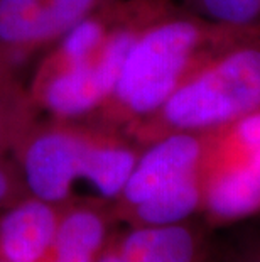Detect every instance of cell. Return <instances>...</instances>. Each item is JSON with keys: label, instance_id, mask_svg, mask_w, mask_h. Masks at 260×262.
<instances>
[{"label": "cell", "instance_id": "3957f363", "mask_svg": "<svg viewBox=\"0 0 260 262\" xmlns=\"http://www.w3.org/2000/svg\"><path fill=\"white\" fill-rule=\"evenodd\" d=\"M260 114V31L228 48L125 134L146 147L176 132L209 130Z\"/></svg>", "mask_w": 260, "mask_h": 262}, {"label": "cell", "instance_id": "2e32d148", "mask_svg": "<svg viewBox=\"0 0 260 262\" xmlns=\"http://www.w3.org/2000/svg\"><path fill=\"white\" fill-rule=\"evenodd\" d=\"M239 262H260V249L252 250L250 254H247L245 257L240 259Z\"/></svg>", "mask_w": 260, "mask_h": 262}, {"label": "cell", "instance_id": "4fadbf2b", "mask_svg": "<svg viewBox=\"0 0 260 262\" xmlns=\"http://www.w3.org/2000/svg\"><path fill=\"white\" fill-rule=\"evenodd\" d=\"M112 0H44L46 7V34L48 48L66 34L86 15L93 14Z\"/></svg>", "mask_w": 260, "mask_h": 262}, {"label": "cell", "instance_id": "5bb4252c", "mask_svg": "<svg viewBox=\"0 0 260 262\" xmlns=\"http://www.w3.org/2000/svg\"><path fill=\"white\" fill-rule=\"evenodd\" d=\"M32 196L26 176L12 154H0V210Z\"/></svg>", "mask_w": 260, "mask_h": 262}, {"label": "cell", "instance_id": "e0dca14e", "mask_svg": "<svg viewBox=\"0 0 260 262\" xmlns=\"http://www.w3.org/2000/svg\"><path fill=\"white\" fill-rule=\"evenodd\" d=\"M10 78H12V76H10ZM4 80H7V78H0V81H4Z\"/></svg>", "mask_w": 260, "mask_h": 262}, {"label": "cell", "instance_id": "ba28073f", "mask_svg": "<svg viewBox=\"0 0 260 262\" xmlns=\"http://www.w3.org/2000/svg\"><path fill=\"white\" fill-rule=\"evenodd\" d=\"M260 213V154L203 174L200 215L223 227Z\"/></svg>", "mask_w": 260, "mask_h": 262}, {"label": "cell", "instance_id": "7c38bea8", "mask_svg": "<svg viewBox=\"0 0 260 262\" xmlns=\"http://www.w3.org/2000/svg\"><path fill=\"white\" fill-rule=\"evenodd\" d=\"M178 7L230 26L260 24V0H176Z\"/></svg>", "mask_w": 260, "mask_h": 262}, {"label": "cell", "instance_id": "5b68a950", "mask_svg": "<svg viewBox=\"0 0 260 262\" xmlns=\"http://www.w3.org/2000/svg\"><path fill=\"white\" fill-rule=\"evenodd\" d=\"M174 9H178L176 0H134L130 12L90 59L27 85L39 112L54 119L90 117L112 92L127 54L142 31Z\"/></svg>", "mask_w": 260, "mask_h": 262}, {"label": "cell", "instance_id": "9c48e42d", "mask_svg": "<svg viewBox=\"0 0 260 262\" xmlns=\"http://www.w3.org/2000/svg\"><path fill=\"white\" fill-rule=\"evenodd\" d=\"M125 262H217L204 232L190 220L164 227L115 230Z\"/></svg>", "mask_w": 260, "mask_h": 262}, {"label": "cell", "instance_id": "8fae6325", "mask_svg": "<svg viewBox=\"0 0 260 262\" xmlns=\"http://www.w3.org/2000/svg\"><path fill=\"white\" fill-rule=\"evenodd\" d=\"M39 114L29 88L17 76L0 81V154H12Z\"/></svg>", "mask_w": 260, "mask_h": 262}, {"label": "cell", "instance_id": "9a60e30c", "mask_svg": "<svg viewBox=\"0 0 260 262\" xmlns=\"http://www.w3.org/2000/svg\"><path fill=\"white\" fill-rule=\"evenodd\" d=\"M98 262H125L124 255L120 252V247L117 244V237H115V230L112 232V235H110V241L107 244V247H105L102 257Z\"/></svg>", "mask_w": 260, "mask_h": 262}, {"label": "cell", "instance_id": "30bf717a", "mask_svg": "<svg viewBox=\"0 0 260 262\" xmlns=\"http://www.w3.org/2000/svg\"><path fill=\"white\" fill-rule=\"evenodd\" d=\"M48 49L44 0H0V78Z\"/></svg>", "mask_w": 260, "mask_h": 262}, {"label": "cell", "instance_id": "6da1fadb", "mask_svg": "<svg viewBox=\"0 0 260 262\" xmlns=\"http://www.w3.org/2000/svg\"><path fill=\"white\" fill-rule=\"evenodd\" d=\"M260 31L174 9L149 24L125 58L115 86L88 120L127 132L159 110L228 48Z\"/></svg>", "mask_w": 260, "mask_h": 262}, {"label": "cell", "instance_id": "52a82bcc", "mask_svg": "<svg viewBox=\"0 0 260 262\" xmlns=\"http://www.w3.org/2000/svg\"><path fill=\"white\" fill-rule=\"evenodd\" d=\"M59 208L29 196L0 210V262H49Z\"/></svg>", "mask_w": 260, "mask_h": 262}, {"label": "cell", "instance_id": "7a4b0ae2", "mask_svg": "<svg viewBox=\"0 0 260 262\" xmlns=\"http://www.w3.org/2000/svg\"><path fill=\"white\" fill-rule=\"evenodd\" d=\"M124 130L88 119H37L15 144L12 156L32 196L64 203L85 180L97 196L112 200L122 191L142 152Z\"/></svg>", "mask_w": 260, "mask_h": 262}, {"label": "cell", "instance_id": "8992f818", "mask_svg": "<svg viewBox=\"0 0 260 262\" xmlns=\"http://www.w3.org/2000/svg\"><path fill=\"white\" fill-rule=\"evenodd\" d=\"M115 225L110 200L73 196L61 203L49 262H98Z\"/></svg>", "mask_w": 260, "mask_h": 262}, {"label": "cell", "instance_id": "277c9868", "mask_svg": "<svg viewBox=\"0 0 260 262\" xmlns=\"http://www.w3.org/2000/svg\"><path fill=\"white\" fill-rule=\"evenodd\" d=\"M208 137L209 130L176 132L147 144L122 191L110 202L117 225L164 227L200 215Z\"/></svg>", "mask_w": 260, "mask_h": 262}]
</instances>
